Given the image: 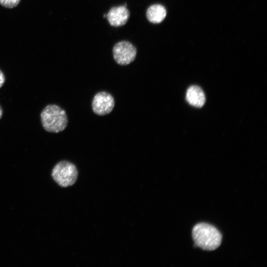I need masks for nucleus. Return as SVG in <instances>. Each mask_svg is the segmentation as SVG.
I'll list each match as a JSON object with an SVG mask.
<instances>
[{"mask_svg":"<svg viewBox=\"0 0 267 267\" xmlns=\"http://www.w3.org/2000/svg\"><path fill=\"white\" fill-rule=\"evenodd\" d=\"M186 100L190 105L199 108L205 104L206 98L201 88L197 86H192L187 90Z\"/></svg>","mask_w":267,"mask_h":267,"instance_id":"7","label":"nucleus"},{"mask_svg":"<svg viewBox=\"0 0 267 267\" xmlns=\"http://www.w3.org/2000/svg\"><path fill=\"white\" fill-rule=\"evenodd\" d=\"M129 17V11L125 5L113 7L106 14L109 23L114 27L125 25Z\"/></svg>","mask_w":267,"mask_h":267,"instance_id":"6","label":"nucleus"},{"mask_svg":"<svg viewBox=\"0 0 267 267\" xmlns=\"http://www.w3.org/2000/svg\"><path fill=\"white\" fill-rule=\"evenodd\" d=\"M51 176L59 186L66 187L73 185L76 182L78 171L74 164L63 160L55 165L52 170Z\"/></svg>","mask_w":267,"mask_h":267,"instance_id":"3","label":"nucleus"},{"mask_svg":"<svg viewBox=\"0 0 267 267\" xmlns=\"http://www.w3.org/2000/svg\"><path fill=\"white\" fill-rule=\"evenodd\" d=\"M166 10L162 5L155 4L150 6L146 11V17L152 23L161 22L166 16Z\"/></svg>","mask_w":267,"mask_h":267,"instance_id":"8","label":"nucleus"},{"mask_svg":"<svg viewBox=\"0 0 267 267\" xmlns=\"http://www.w3.org/2000/svg\"><path fill=\"white\" fill-rule=\"evenodd\" d=\"M113 96L106 91H100L94 96L91 106L93 112L100 116L110 113L114 107Z\"/></svg>","mask_w":267,"mask_h":267,"instance_id":"5","label":"nucleus"},{"mask_svg":"<svg viewBox=\"0 0 267 267\" xmlns=\"http://www.w3.org/2000/svg\"><path fill=\"white\" fill-rule=\"evenodd\" d=\"M5 81L4 75L0 70V88L2 87Z\"/></svg>","mask_w":267,"mask_h":267,"instance_id":"10","label":"nucleus"},{"mask_svg":"<svg viewBox=\"0 0 267 267\" xmlns=\"http://www.w3.org/2000/svg\"><path fill=\"white\" fill-rule=\"evenodd\" d=\"M2 109L1 106H0V119H1L2 117Z\"/></svg>","mask_w":267,"mask_h":267,"instance_id":"11","label":"nucleus"},{"mask_svg":"<svg viewBox=\"0 0 267 267\" xmlns=\"http://www.w3.org/2000/svg\"><path fill=\"white\" fill-rule=\"evenodd\" d=\"M136 52L135 47L127 41L120 42L113 48L114 59L121 65H127L132 62L136 57Z\"/></svg>","mask_w":267,"mask_h":267,"instance_id":"4","label":"nucleus"},{"mask_svg":"<svg viewBox=\"0 0 267 267\" xmlns=\"http://www.w3.org/2000/svg\"><path fill=\"white\" fill-rule=\"evenodd\" d=\"M41 120L44 129L50 133L61 132L68 124L65 111L55 104L48 105L43 110Z\"/></svg>","mask_w":267,"mask_h":267,"instance_id":"2","label":"nucleus"},{"mask_svg":"<svg viewBox=\"0 0 267 267\" xmlns=\"http://www.w3.org/2000/svg\"><path fill=\"white\" fill-rule=\"evenodd\" d=\"M20 0H0V4L6 8H11L16 6Z\"/></svg>","mask_w":267,"mask_h":267,"instance_id":"9","label":"nucleus"},{"mask_svg":"<svg viewBox=\"0 0 267 267\" xmlns=\"http://www.w3.org/2000/svg\"><path fill=\"white\" fill-rule=\"evenodd\" d=\"M192 236L196 246L206 251L217 249L221 244L222 235L213 225L200 223L193 228Z\"/></svg>","mask_w":267,"mask_h":267,"instance_id":"1","label":"nucleus"}]
</instances>
